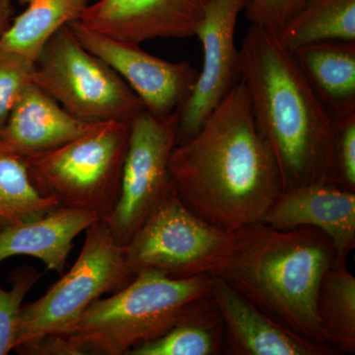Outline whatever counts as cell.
I'll return each instance as SVG.
<instances>
[{"instance_id":"d6986e66","label":"cell","mask_w":355,"mask_h":355,"mask_svg":"<svg viewBox=\"0 0 355 355\" xmlns=\"http://www.w3.org/2000/svg\"><path fill=\"white\" fill-rule=\"evenodd\" d=\"M277 35L291 53L320 42H355V0H308Z\"/></svg>"},{"instance_id":"ba28073f","label":"cell","mask_w":355,"mask_h":355,"mask_svg":"<svg viewBox=\"0 0 355 355\" xmlns=\"http://www.w3.org/2000/svg\"><path fill=\"white\" fill-rule=\"evenodd\" d=\"M235 240L236 230L210 225L184 205L173 187L123 249L135 272L149 268L186 279L216 275Z\"/></svg>"},{"instance_id":"8992f818","label":"cell","mask_w":355,"mask_h":355,"mask_svg":"<svg viewBox=\"0 0 355 355\" xmlns=\"http://www.w3.org/2000/svg\"><path fill=\"white\" fill-rule=\"evenodd\" d=\"M135 275L108 225L95 222L69 272L42 297L22 306L14 350L44 336L67 335L89 306L127 286Z\"/></svg>"},{"instance_id":"44dd1931","label":"cell","mask_w":355,"mask_h":355,"mask_svg":"<svg viewBox=\"0 0 355 355\" xmlns=\"http://www.w3.org/2000/svg\"><path fill=\"white\" fill-rule=\"evenodd\" d=\"M60 207L33 184L24 159L0 142V231Z\"/></svg>"},{"instance_id":"6da1fadb","label":"cell","mask_w":355,"mask_h":355,"mask_svg":"<svg viewBox=\"0 0 355 355\" xmlns=\"http://www.w3.org/2000/svg\"><path fill=\"white\" fill-rule=\"evenodd\" d=\"M169 172L180 200L210 225L235 231L261 221L284 189L242 78L200 130L176 144Z\"/></svg>"},{"instance_id":"7c38bea8","label":"cell","mask_w":355,"mask_h":355,"mask_svg":"<svg viewBox=\"0 0 355 355\" xmlns=\"http://www.w3.org/2000/svg\"><path fill=\"white\" fill-rule=\"evenodd\" d=\"M212 0H98L79 22L93 31L128 43L196 36Z\"/></svg>"},{"instance_id":"52a82bcc","label":"cell","mask_w":355,"mask_h":355,"mask_svg":"<svg viewBox=\"0 0 355 355\" xmlns=\"http://www.w3.org/2000/svg\"><path fill=\"white\" fill-rule=\"evenodd\" d=\"M32 83L67 113L88 123H130L146 111L127 83L86 50L69 25L44 44L34 64Z\"/></svg>"},{"instance_id":"5bb4252c","label":"cell","mask_w":355,"mask_h":355,"mask_svg":"<svg viewBox=\"0 0 355 355\" xmlns=\"http://www.w3.org/2000/svg\"><path fill=\"white\" fill-rule=\"evenodd\" d=\"M211 297L225 329V349L233 355H334L273 321L221 277L212 275Z\"/></svg>"},{"instance_id":"cb8c5ba5","label":"cell","mask_w":355,"mask_h":355,"mask_svg":"<svg viewBox=\"0 0 355 355\" xmlns=\"http://www.w3.org/2000/svg\"><path fill=\"white\" fill-rule=\"evenodd\" d=\"M331 157V184L355 193V113L335 119Z\"/></svg>"},{"instance_id":"603a6c76","label":"cell","mask_w":355,"mask_h":355,"mask_svg":"<svg viewBox=\"0 0 355 355\" xmlns=\"http://www.w3.org/2000/svg\"><path fill=\"white\" fill-rule=\"evenodd\" d=\"M43 277V272L30 266L16 268L9 275L11 287L6 291L0 284V355L15 349L21 309L26 295Z\"/></svg>"},{"instance_id":"d4e9b609","label":"cell","mask_w":355,"mask_h":355,"mask_svg":"<svg viewBox=\"0 0 355 355\" xmlns=\"http://www.w3.org/2000/svg\"><path fill=\"white\" fill-rule=\"evenodd\" d=\"M35 62L0 46V133L23 89L32 83Z\"/></svg>"},{"instance_id":"ffe728a7","label":"cell","mask_w":355,"mask_h":355,"mask_svg":"<svg viewBox=\"0 0 355 355\" xmlns=\"http://www.w3.org/2000/svg\"><path fill=\"white\" fill-rule=\"evenodd\" d=\"M317 313L327 345L336 354H354L355 277L345 263L331 266L322 279Z\"/></svg>"},{"instance_id":"9c48e42d","label":"cell","mask_w":355,"mask_h":355,"mask_svg":"<svg viewBox=\"0 0 355 355\" xmlns=\"http://www.w3.org/2000/svg\"><path fill=\"white\" fill-rule=\"evenodd\" d=\"M179 111L155 116L144 111L130 121V139L118 200L102 220L125 246L174 184L170 156L178 139Z\"/></svg>"},{"instance_id":"7a4b0ae2","label":"cell","mask_w":355,"mask_h":355,"mask_svg":"<svg viewBox=\"0 0 355 355\" xmlns=\"http://www.w3.org/2000/svg\"><path fill=\"white\" fill-rule=\"evenodd\" d=\"M257 130L270 149L284 191L331 184L335 116L314 92L277 33L252 25L240 49Z\"/></svg>"},{"instance_id":"3957f363","label":"cell","mask_w":355,"mask_h":355,"mask_svg":"<svg viewBox=\"0 0 355 355\" xmlns=\"http://www.w3.org/2000/svg\"><path fill=\"white\" fill-rule=\"evenodd\" d=\"M336 263L333 242L319 229H275L257 222L236 230L232 250L214 275L287 330L328 345L317 296L324 275Z\"/></svg>"},{"instance_id":"9a60e30c","label":"cell","mask_w":355,"mask_h":355,"mask_svg":"<svg viewBox=\"0 0 355 355\" xmlns=\"http://www.w3.org/2000/svg\"><path fill=\"white\" fill-rule=\"evenodd\" d=\"M98 123L72 116L38 86L28 84L16 100L0 142L21 156L51 150L76 139Z\"/></svg>"},{"instance_id":"277c9868","label":"cell","mask_w":355,"mask_h":355,"mask_svg":"<svg viewBox=\"0 0 355 355\" xmlns=\"http://www.w3.org/2000/svg\"><path fill=\"white\" fill-rule=\"evenodd\" d=\"M212 275L173 279L137 272L121 291L89 306L65 338L77 355H128L214 307Z\"/></svg>"},{"instance_id":"e0dca14e","label":"cell","mask_w":355,"mask_h":355,"mask_svg":"<svg viewBox=\"0 0 355 355\" xmlns=\"http://www.w3.org/2000/svg\"><path fill=\"white\" fill-rule=\"evenodd\" d=\"M291 53L311 87L335 118L355 113V42H320Z\"/></svg>"},{"instance_id":"4316f807","label":"cell","mask_w":355,"mask_h":355,"mask_svg":"<svg viewBox=\"0 0 355 355\" xmlns=\"http://www.w3.org/2000/svg\"><path fill=\"white\" fill-rule=\"evenodd\" d=\"M14 12L13 0H0V38L12 23Z\"/></svg>"},{"instance_id":"30bf717a","label":"cell","mask_w":355,"mask_h":355,"mask_svg":"<svg viewBox=\"0 0 355 355\" xmlns=\"http://www.w3.org/2000/svg\"><path fill=\"white\" fill-rule=\"evenodd\" d=\"M248 0H212L196 36L202 46V69L186 102L179 109L177 144L200 130L231 89L241 80V57L236 46L238 16Z\"/></svg>"},{"instance_id":"484cf974","label":"cell","mask_w":355,"mask_h":355,"mask_svg":"<svg viewBox=\"0 0 355 355\" xmlns=\"http://www.w3.org/2000/svg\"><path fill=\"white\" fill-rule=\"evenodd\" d=\"M308 0H248L245 10L252 24L279 33Z\"/></svg>"},{"instance_id":"ac0fdd59","label":"cell","mask_w":355,"mask_h":355,"mask_svg":"<svg viewBox=\"0 0 355 355\" xmlns=\"http://www.w3.org/2000/svg\"><path fill=\"white\" fill-rule=\"evenodd\" d=\"M27 8L14 18L0 38V46L36 62L40 53L64 26L79 20L88 0H18Z\"/></svg>"},{"instance_id":"5b68a950","label":"cell","mask_w":355,"mask_h":355,"mask_svg":"<svg viewBox=\"0 0 355 355\" xmlns=\"http://www.w3.org/2000/svg\"><path fill=\"white\" fill-rule=\"evenodd\" d=\"M130 123H98L64 146L22 156L33 184L62 207L109 216L120 193Z\"/></svg>"},{"instance_id":"7402d4cb","label":"cell","mask_w":355,"mask_h":355,"mask_svg":"<svg viewBox=\"0 0 355 355\" xmlns=\"http://www.w3.org/2000/svg\"><path fill=\"white\" fill-rule=\"evenodd\" d=\"M224 349L225 329L214 305L160 338L135 347L128 355H216Z\"/></svg>"},{"instance_id":"4fadbf2b","label":"cell","mask_w":355,"mask_h":355,"mask_svg":"<svg viewBox=\"0 0 355 355\" xmlns=\"http://www.w3.org/2000/svg\"><path fill=\"white\" fill-rule=\"evenodd\" d=\"M275 229L310 226L330 238L338 263L355 248V193L334 184L315 183L282 191L261 219Z\"/></svg>"},{"instance_id":"2e32d148","label":"cell","mask_w":355,"mask_h":355,"mask_svg":"<svg viewBox=\"0 0 355 355\" xmlns=\"http://www.w3.org/2000/svg\"><path fill=\"white\" fill-rule=\"evenodd\" d=\"M100 219L91 210L60 205L38 218L3 229L0 231V263L29 256L62 275L77 236Z\"/></svg>"},{"instance_id":"8fae6325","label":"cell","mask_w":355,"mask_h":355,"mask_svg":"<svg viewBox=\"0 0 355 355\" xmlns=\"http://www.w3.org/2000/svg\"><path fill=\"white\" fill-rule=\"evenodd\" d=\"M70 30L84 48L108 64L132 89L149 114L165 116L179 111L190 96L198 71L188 62L154 57L139 44L120 41L88 29L79 21Z\"/></svg>"}]
</instances>
